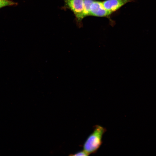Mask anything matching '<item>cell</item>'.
Wrapping results in <instances>:
<instances>
[{
  "label": "cell",
  "mask_w": 156,
  "mask_h": 156,
  "mask_svg": "<svg viewBox=\"0 0 156 156\" xmlns=\"http://www.w3.org/2000/svg\"><path fill=\"white\" fill-rule=\"evenodd\" d=\"M106 130L105 128L101 126L95 125L93 132L84 144L83 150L89 155L96 152L102 143V136Z\"/></svg>",
  "instance_id": "cell-1"
},
{
  "label": "cell",
  "mask_w": 156,
  "mask_h": 156,
  "mask_svg": "<svg viewBox=\"0 0 156 156\" xmlns=\"http://www.w3.org/2000/svg\"><path fill=\"white\" fill-rule=\"evenodd\" d=\"M64 5L62 9H69L73 13L75 21L79 27H81L82 21L85 17L84 0H63Z\"/></svg>",
  "instance_id": "cell-2"
},
{
  "label": "cell",
  "mask_w": 156,
  "mask_h": 156,
  "mask_svg": "<svg viewBox=\"0 0 156 156\" xmlns=\"http://www.w3.org/2000/svg\"><path fill=\"white\" fill-rule=\"evenodd\" d=\"M111 13L104 7L102 2L94 0L91 4L90 9L89 16L97 17H106Z\"/></svg>",
  "instance_id": "cell-3"
},
{
  "label": "cell",
  "mask_w": 156,
  "mask_h": 156,
  "mask_svg": "<svg viewBox=\"0 0 156 156\" xmlns=\"http://www.w3.org/2000/svg\"><path fill=\"white\" fill-rule=\"evenodd\" d=\"M133 0H105L102 2L104 8L111 13Z\"/></svg>",
  "instance_id": "cell-4"
},
{
  "label": "cell",
  "mask_w": 156,
  "mask_h": 156,
  "mask_svg": "<svg viewBox=\"0 0 156 156\" xmlns=\"http://www.w3.org/2000/svg\"><path fill=\"white\" fill-rule=\"evenodd\" d=\"M94 0H84V13L85 17L89 16L90 5Z\"/></svg>",
  "instance_id": "cell-5"
},
{
  "label": "cell",
  "mask_w": 156,
  "mask_h": 156,
  "mask_svg": "<svg viewBox=\"0 0 156 156\" xmlns=\"http://www.w3.org/2000/svg\"><path fill=\"white\" fill-rule=\"evenodd\" d=\"M17 4V3L10 0H0V9L7 6H12Z\"/></svg>",
  "instance_id": "cell-6"
},
{
  "label": "cell",
  "mask_w": 156,
  "mask_h": 156,
  "mask_svg": "<svg viewBox=\"0 0 156 156\" xmlns=\"http://www.w3.org/2000/svg\"><path fill=\"white\" fill-rule=\"evenodd\" d=\"M89 155L83 150L78 152L73 155L74 156H87Z\"/></svg>",
  "instance_id": "cell-7"
}]
</instances>
